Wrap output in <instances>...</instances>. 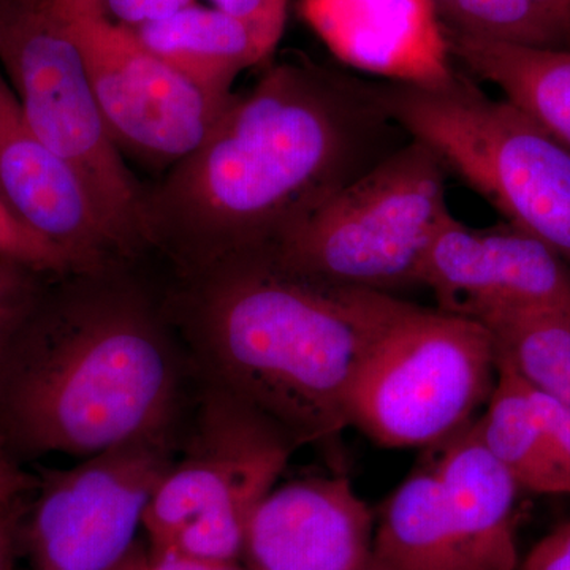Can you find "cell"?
Here are the masks:
<instances>
[{"label": "cell", "mask_w": 570, "mask_h": 570, "mask_svg": "<svg viewBox=\"0 0 570 570\" xmlns=\"http://www.w3.org/2000/svg\"><path fill=\"white\" fill-rule=\"evenodd\" d=\"M376 82L309 62L269 67L146 193L149 246L195 273L265 253L400 148Z\"/></svg>", "instance_id": "obj_1"}, {"label": "cell", "mask_w": 570, "mask_h": 570, "mask_svg": "<svg viewBox=\"0 0 570 570\" xmlns=\"http://www.w3.org/2000/svg\"><path fill=\"white\" fill-rule=\"evenodd\" d=\"M41 298L0 363V442L88 459L170 436L181 370L163 318L112 272Z\"/></svg>", "instance_id": "obj_2"}, {"label": "cell", "mask_w": 570, "mask_h": 570, "mask_svg": "<svg viewBox=\"0 0 570 570\" xmlns=\"http://www.w3.org/2000/svg\"><path fill=\"white\" fill-rule=\"evenodd\" d=\"M186 317L213 384L258 409L296 444H326L348 423L356 367L396 296L335 287L268 253L190 273Z\"/></svg>", "instance_id": "obj_3"}, {"label": "cell", "mask_w": 570, "mask_h": 570, "mask_svg": "<svg viewBox=\"0 0 570 570\" xmlns=\"http://www.w3.org/2000/svg\"><path fill=\"white\" fill-rule=\"evenodd\" d=\"M379 102L425 142L502 220L527 232L570 268V151L527 112L493 99L464 71L441 86L376 82Z\"/></svg>", "instance_id": "obj_4"}, {"label": "cell", "mask_w": 570, "mask_h": 570, "mask_svg": "<svg viewBox=\"0 0 570 570\" xmlns=\"http://www.w3.org/2000/svg\"><path fill=\"white\" fill-rule=\"evenodd\" d=\"M497 377L480 322L396 298L356 367L348 423L382 448L442 445L474 422Z\"/></svg>", "instance_id": "obj_5"}, {"label": "cell", "mask_w": 570, "mask_h": 570, "mask_svg": "<svg viewBox=\"0 0 570 570\" xmlns=\"http://www.w3.org/2000/svg\"><path fill=\"white\" fill-rule=\"evenodd\" d=\"M449 176L433 149L409 138L265 253L335 287H419L423 255L450 213Z\"/></svg>", "instance_id": "obj_6"}, {"label": "cell", "mask_w": 570, "mask_h": 570, "mask_svg": "<svg viewBox=\"0 0 570 570\" xmlns=\"http://www.w3.org/2000/svg\"><path fill=\"white\" fill-rule=\"evenodd\" d=\"M0 69L33 132L81 176L124 257L149 246L146 190L108 135L80 45L52 0H0Z\"/></svg>", "instance_id": "obj_7"}, {"label": "cell", "mask_w": 570, "mask_h": 570, "mask_svg": "<svg viewBox=\"0 0 570 570\" xmlns=\"http://www.w3.org/2000/svg\"><path fill=\"white\" fill-rule=\"evenodd\" d=\"M294 438L219 385L206 390L194 434L146 508L151 553L242 562L247 523L294 455Z\"/></svg>", "instance_id": "obj_8"}, {"label": "cell", "mask_w": 570, "mask_h": 570, "mask_svg": "<svg viewBox=\"0 0 570 570\" xmlns=\"http://www.w3.org/2000/svg\"><path fill=\"white\" fill-rule=\"evenodd\" d=\"M171 464L170 436H160L47 472L22 527L32 570L115 568L137 542L146 508Z\"/></svg>", "instance_id": "obj_9"}, {"label": "cell", "mask_w": 570, "mask_h": 570, "mask_svg": "<svg viewBox=\"0 0 570 570\" xmlns=\"http://www.w3.org/2000/svg\"><path fill=\"white\" fill-rule=\"evenodd\" d=\"M67 18L119 153L170 170L206 140L234 94L197 85L107 14Z\"/></svg>", "instance_id": "obj_10"}, {"label": "cell", "mask_w": 570, "mask_h": 570, "mask_svg": "<svg viewBox=\"0 0 570 570\" xmlns=\"http://www.w3.org/2000/svg\"><path fill=\"white\" fill-rule=\"evenodd\" d=\"M438 307L474 317L497 307H570V268L534 236L499 223L474 228L442 219L419 269Z\"/></svg>", "instance_id": "obj_11"}, {"label": "cell", "mask_w": 570, "mask_h": 570, "mask_svg": "<svg viewBox=\"0 0 570 570\" xmlns=\"http://www.w3.org/2000/svg\"><path fill=\"white\" fill-rule=\"evenodd\" d=\"M0 200L67 258L71 275H100L127 261L81 176L26 121L2 70Z\"/></svg>", "instance_id": "obj_12"}, {"label": "cell", "mask_w": 570, "mask_h": 570, "mask_svg": "<svg viewBox=\"0 0 570 570\" xmlns=\"http://www.w3.org/2000/svg\"><path fill=\"white\" fill-rule=\"evenodd\" d=\"M374 515L344 478L275 487L247 523V570H360L373 557Z\"/></svg>", "instance_id": "obj_13"}, {"label": "cell", "mask_w": 570, "mask_h": 570, "mask_svg": "<svg viewBox=\"0 0 570 570\" xmlns=\"http://www.w3.org/2000/svg\"><path fill=\"white\" fill-rule=\"evenodd\" d=\"M298 10L351 69L414 86H441L455 77L431 0H299Z\"/></svg>", "instance_id": "obj_14"}, {"label": "cell", "mask_w": 570, "mask_h": 570, "mask_svg": "<svg viewBox=\"0 0 570 570\" xmlns=\"http://www.w3.org/2000/svg\"><path fill=\"white\" fill-rule=\"evenodd\" d=\"M469 570H519L520 487L483 444L474 422L442 444L434 463Z\"/></svg>", "instance_id": "obj_15"}, {"label": "cell", "mask_w": 570, "mask_h": 570, "mask_svg": "<svg viewBox=\"0 0 570 570\" xmlns=\"http://www.w3.org/2000/svg\"><path fill=\"white\" fill-rule=\"evenodd\" d=\"M464 73L497 86L505 100L570 151V50L523 47L445 31Z\"/></svg>", "instance_id": "obj_16"}, {"label": "cell", "mask_w": 570, "mask_h": 570, "mask_svg": "<svg viewBox=\"0 0 570 570\" xmlns=\"http://www.w3.org/2000/svg\"><path fill=\"white\" fill-rule=\"evenodd\" d=\"M132 29L146 50L219 96H232L243 70L265 61L272 50L238 18L216 9H187Z\"/></svg>", "instance_id": "obj_17"}, {"label": "cell", "mask_w": 570, "mask_h": 570, "mask_svg": "<svg viewBox=\"0 0 570 570\" xmlns=\"http://www.w3.org/2000/svg\"><path fill=\"white\" fill-rule=\"evenodd\" d=\"M373 554L393 570H469L434 466L409 475L389 498Z\"/></svg>", "instance_id": "obj_18"}, {"label": "cell", "mask_w": 570, "mask_h": 570, "mask_svg": "<svg viewBox=\"0 0 570 570\" xmlns=\"http://www.w3.org/2000/svg\"><path fill=\"white\" fill-rule=\"evenodd\" d=\"M475 425L485 448L508 469L520 490L570 494V468L540 425L523 379L499 354L497 384Z\"/></svg>", "instance_id": "obj_19"}, {"label": "cell", "mask_w": 570, "mask_h": 570, "mask_svg": "<svg viewBox=\"0 0 570 570\" xmlns=\"http://www.w3.org/2000/svg\"><path fill=\"white\" fill-rule=\"evenodd\" d=\"M471 318L524 382L570 406V307H497Z\"/></svg>", "instance_id": "obj_20"}, {"label": "cell", "mask_w": 570, "mask_h": 570, "mask_svg": "<svg viewBox=\"0 0 570 570\" xmlns=\"http://www.w3.org/2000/svg\"><path fill=\"white\" fill-rule=\"evenodd\" d=\"M445 31L472 39L570 50V32L534 0H431Z\"/></svg>", "instance_id": "obj_21"}, {"label": "cell", "mask_w": 570, "mask_h": 570, "mask_svg": "<svg viewBox=\"0 0 570 570\" xmlns=\"http://www.w3.org/2000/svg\"><path fill=\"white\" fill-rule=\"evenodd\" d=\"M40 272L0 257V363L41 302Z\"/></svg>", "instance_id": "obj_22"}, {"label": "cell", "mask_w": 570, "mask_h": 570, "mask_svg": "<svg viewBox=\"0 0 570 570\" xmlns=\"http://www.w3.org/2000/svg\"><path fill=\"white\" fill-rule=\"evenodd\" d=\"M0 257L40 273H71L69 262L55 246L33 235L0 200Z\"/></svg>", "instance_id": "obj_23"}, {"label": "cell", "mask_w": 570, "mask_h": 570, "mask_svg": "<svg viewBox=\"0 0 570 570\" xmlns=\"http://www.w3.org/2000/svg\"><path fill=\"white\" fill-rule=\"evenodd\" d=\"M216 9L246 22L269 50L284 32L288 0H213Z\"/></svg>", "instance_id": "obj_24"}, {"label": "cell", "mask_w": 570, "mask_h": 570, "mask_svg": "<svg viewBox=\"0 0 570 570\" xmlns=\"http://www.w3.org/2000/svg\"><path fill=\"white\" fill-rule=\"evenodd\" d=\"M523 379V377H521ZM524 382V381H523ZM527 385L528 396L535 415H538L540 425L546 431L550 444L557 450L560 459L570 468V406L562 403L558 397L542 392V390Z\"/></svg>", "instance_id": "obj_25"}, {"label": "cell", "mask_w": 570, "mask_h": 570, "mask_svg": "<svg viewBox=\"0 0 570 570\" xmlns=\"http://www.w3.org/2000/svg\"><path fill=\"white\" fill-rule=\"evenodd\" d=\"M194 6V0H104L105 13L118 20L126 28H140L165 20L187 7Z\"/></svg>", "instance_id": "obj_26"}, {"label": "cell", "mask_w": 570, "mask_h": 570, "mask_svg": "<svg viewBox=\"0 0 570 570\" xmlns=\"http://www.w3.org/2000/svg\"><path fill=\"white\" fill-rule=\"evenodd\" d=\"M519 570H570V521L539 540Z\"/></svg>", "instance_id": "obj_27"}, {"label": "cell", "mask_w": 570, "mask_h": 570, "mask_svg": "<svg viewBox=\"0 0 570 570\" xmlns=\"http://www.w3.org/2000/svg\"><path fill=\"white\" fill-rule=\"evenodd\" d=\"M26 512L21 499L0 505V570H14L22 550Z\"/></svg>", "instance_id": "obj_28"}, {"label": "cell", "mask_w": 570, "mask_h": 570, "mask_svg": "<svg viewBox=\"0 0 570 570\" xmlns=\"http://www.w3.org/2000/svg\"><path fill=\"white\" fill-rule=\"evenodd\" d=\"M37 480L22 471L10 455L9 449L0 442V505L10 504L37 489Z\"/></svg>", "instance_id": "obj_29"}, {"label": "cell", "mask_w": 570, "mask_h": 570, "mask_svg": "<svg viewBox=\"0 0 570 570\" xmlns=\"http://www.w3.org/2000/svg\"><path fill=\"white\" fill-rule=\"evenodd\" d=\"M151 553V551H149ZM151 570H247L242 562H212L184 557L175 551L151 553Z\"/></svg>", "instance_id": "obj_30"}, {"label": "cell", "mask_w": 570, "mask_h": 570, "mask_svg": "<svg viewBox=\"0 0 570 570\" xmlns=\"http://www.w3.org/2000/svg\"><path fill=\"white\" fill-rule=\"evenodd\" d=\"M110 570H151L149 547L137 540L129 553Z\"/></svg>", "instance_id": "obj_31"}, {"label": "cell", "mask_w": 570, "mask_h": 570, "mask_svg": "<svg viewBox=\"0 0 570 570\" xmlns=\"http://www.w3.org/2000/svg\"><path fill=\"white\" fill-rule=\"evenodd\" d=\"M67 17L105 13L104 0H52Z\"/></svg>", "instance_id": "obj_32"}, {"label": "cell", "mask_w": 570, "mask_h": 570, "mask_svg": "<svg viewBox=\"0 0 570 570\" xmlns=\"http://www.w3.org/2000/svg\"><path fill=\"white\" fill-rule=\"evenodd\" d=\"M570 32V0H534Z\"/></svg>", "instance_id": "obj_33"}, {"label": "cell", "mask_w": 570, "mask_h": 570, "mask_svg": "<svg viewBox=\"0 0 570 570\" xmlns=\"http://www.w3.org/2000/svg\"><path fill=\"white\" fill-rule=\"evenodd\" d=\"M360 570H393L392 568H389V566H385L384 562L379 561L376 557H371L370 560L366 561V564L363 566Z\"/></svg>", "instance_id": "obj_34"}]
</instances>
